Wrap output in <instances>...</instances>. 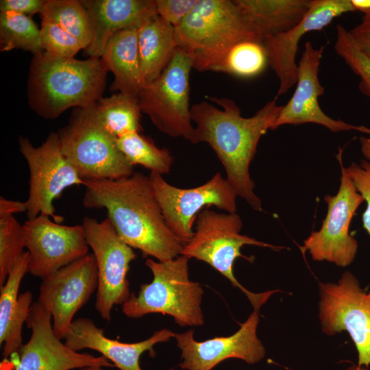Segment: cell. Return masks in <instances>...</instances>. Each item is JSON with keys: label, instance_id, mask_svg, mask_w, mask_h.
<instances>
[{"label": "cell", "instance_id": "cell-1", "mask_svg": "<svg viewBox=\"0 0 370 370\" xmlns=\"http://www.w3.org/2000/svg\"><path fill=\"white\" fill-rule=\"evenodd\" d=\"M219 107L202 101L190 108L195 123L189 140L194 144L206 143L224 166L226 180L237 196L256 211H262L260 199L254 193L249 165L260 139L272 130L282 106L277 98L268 101L254 115L243 117L237 104L230 99L208 97Z\"/></svg>", "mask_w": 370, "mask_h": 370}, {"label": "cell", "instance_id": "cell-2", "mask_svg": "<svg viewBox=\"0 0 370 370\" xmlns=\"http://www.w3.org/2000/svg\"><path fill=\"white\" fill-rule=\"evenodd\" d=\"M83 205L105 209L121 238L144 257L166 261L181 255L184 244L167 225L149 176L140 172L116 180H85Z\"/></svg>", "mask_w": 370, "mask_h": 370}, {"label": "cell", "instance_id": "cell-3", "mask_svg": "<svg viewBox=\"0 0 370 370\" xmlns=\"http://www.w3.org/2000/svg\"><path fill=\"white\" fill-rule=\"evenodd\" d=\"M108 71L98 58L81 60L45 51L35 55L27 81L29 105L46 119H56L72 107L94 105L102 97Z\"/></svg>", "mask_w": 370, "mask_h": 370}, {"label": "cell", "instance_id": "cell-4", "mask_svg": "<svg viewBox=\"0 0 370 370\" xmlns=\"http://www.w3.org/2000/svg\"><path fill=\"white\" fill-rule=\"evenodd\" d=\"M175 32L177 47L190 56L193 68L199 71H209L236 43L262 42L234 0H197Z\"/></svg>", "mask_w": 370, "mask_h": 370}, {"label": "cell", "instance_id": "cell-5", "mask_svg": "<svg viewBox=\"0 0 370 370\" xmlns=\"http://www.w3.org/2000/svg\"><path fill=\"white\" fill-rule=\"evenodd\" d=\"M188 258L184 255L166 261L147 258L145 265L153 273V280L143 284L136 295L122 304V312L128 318H140L150 313L173 317L181 327L204 324L201 307L204 291L201 285L190 280Z\"/></svg>", "mask_w": 370, "mask_h": 370}, {"label": "cell", "instance_id": "cell-6", "mask_svg": "<svg viewBox=\"0 0 370 370\" xmlns=\"http://www.w3.org/2000/svg\"><path fill=\"white\" fill-rule=\"evenodd\" d=\"M62 151L84 180H116L131 175L132 165L104 127L95 103L77 108L57 132Z\"/></svg>", "mask_w": 370, "mask_h": 370}, {"label": "cell", "instance_id": "cell-7", "mask_svg": "<svg viewBox=\"0 0 370 370\" xmlns=\"http://www.w3.org/2000/svg\"><path fill=\"white\" fill-rule=\"evenodd\" d=\"M241 218L236 212L219 213L210 209L201 210L196 219V229L192 238L184 245L181 255L194 258L210 264L225 276L233 286L238 288L248 298L254 310H258L278 290L255 293L243 286L234 273V264L237 258L249 261L241 249L249 245L269 247L275 250L284 249L241 234Z\"/></svg>", "mask_w": 370, "mask_h": 370}, {"label": "cell", "instance_id": "cell-8", "mask_svg": "<svg viewBox=\"0 0 370 370\" xmlns=\"http://www.w3.org/2000/svg\"><path fill=\"white\" fill-rule=\"evenodd\" d=\"M192 69L190 56L177 47L160 75L146 85L138 97L142 113L160 132L188 140L194 130L189 105Z\"/></svg>", "mask_w": 370, "mask_h": 370}, {"label": "cell", "instance_id": "cell-9", "mask_svg": "<svg viewBox=\"0 0 370 370\" xmlns=\"http://www.w3.org/2000/svg\"><path fill=\"white\" fill-rule=\"evenodd\" d=\"M18 145L29 171L27 219L45 215L60 223L64 218L56 213L54 200L66 188L83 185L84 180L63 154L56 132H51L38 147L23 136Z\"/></svg>", "mask_w": 370, "mask_h": 370}, {"label": "cell", "instance_id": "cell-10", "mask_svg": "<svg viewBox=\"0 0 370 370\" xmlns=\"http://www.w3.org/2000/svg\"><path fill=\"white\" fill-rule=\"evenodd\" d=\"M319 317L323 332L350 336L358 352L359 367L370 366V291H365L350 271L336 283H319Z\"/></svg>", "mask_w": 370, "mask_h": 370}, {"label": "cell", "instance_id": "cell-11", "mask_svg": "<svg viewBox=\"0 0 370 370\" xmlns=\"http://www.w3.org/2000/svg\"><path fill=\"white\" fill-rule=\"evenodd\" d=\"M82 225L97 267L95 307L101 319L110 321L113 307L122 305L131 295L127 273L137 256L118 235L108 217L99 221L85 217Z\"/></svg>", "mask_w": 370, "mask_h": 370}, {"label": "cell", "instance_id": "cell-12", "mask_svg": "<svg viewBox=\"0 0 370 370\" xmlns=\"http://www.w3.org/2000/svg\"><path fill=\"white\" fill-rule=\"evenodd\" d=\"M149 178L167 225L184 245L192 238L193 223L204 207L214 206L227 212H236L237 195L219 173L191 188L172 186L154 172Z\"/></svg>", "mask_w": 370, "mask_h": 370}, {"label": "cell", "instance_id": "cell-13", "mask_svg": "<svg viewBox=\"0 0 370 370\" xmlns=\"http://www.w3.org/2000/svg\"><path fill=\"white\" fill-rule=\"evenodd\" d=\"M341 183L337 193L326 195L328 211L319 230L312 232L300 247L316 261H328L341 267L354 260L358 248L357 240L349 234L352 219L364 201L342 164Z\"/></svg>", "mask_w": 370, "mask_h": 370}, {"label": "cell", "instance_id": "cell-14", "mask_svg": "<svg viewBox=\"0 0 370 370\" xmlns=\"http://www.w3.org/2000/svg\"><path fill=\"white\" fill-rule=\"evenodd\" d=\"M98 272L95 256L87 255L42 280L38 303L51 314L55 334L64 339L76 312L97 289Z\"/></svg>", "mask_w": 370, "mask_h": 370}, {"label": "cell", "instance_id": "cell-15", "mask_svg": "<svg viewBox=\"0 0 370 370\" xmlns=\"http://www.w3.org/2000/svg\"><path fill=\"white\" fill-rule=\"evenodd\" d=\"M23 231L29 257L28 273L42 280L88 254L82 224L62 225L39 215L27 219Z\"/></svg>", "mask_w": 370, "mask_h": 370}, {"label": "cell", "instance_id": "cell-16", "mask_svg": "<svg viewBox=\"0 0 370 370\" xmlns=\"http://www.w3.org/2000/svg\"><path fill=\"white\" fill-rule=\"evenodd\" d=\"M32 334L14 362V370H71L88 367H114L103 356H95L69 348L55 334L51 314L38 303H33L27 319Z\"/></svg>", "mask_w": 370, "mask_h": 370}, {"label": "cell", "instance_id": "cell-17", "mask_svg": "<svg viewBox=\"0 0 370 370\" xmlns=\"http://www.w3.org/2000/svg\"><path fill=\"white\" fill-rule=\"evenodd\" d=\"M259 310H254L234 334L204 341L194 338L193 330L175 333L177 347L182 351L180 367L185 370H212L228 358H238L255 364L265 356V348L257 336Z\"/></svg>", "mask_w": 370, "mask_h": 370}, {"label": "cell", "instance_id": "cell-18", "mask_svg": "<svg viewBox=\"0 0 370 370\" xmlns=\"http://www.w3.org/2000/svg\"><path fill=\"white\" fill-rule=\"evenodd\" d=\"M324 46L315 48L312 42H306L297 63L295 90L289 101L282 106L272 130L284 125L314 123L333 132L354 130L370 135V128L334 119L321 110L318 99L323 95L325 89L319 82V71Z\"/></svg>", "mask_w": 370, "mask_h": 370}, {"label": "cell", "instance_id": "cell-19", "mask_svg": "<svg viewBox=\"0 0 370 370\" xmlns=\"http://www.w3.org/2000/svg\"><path fill=\"white\" fill-rule=\"evenodd\" d=\"M354 11L351 0H312L308 12L297 25L263 40L268 64L279 81L277 96L285 94L296 84L295 58L301 38L310 32L323 29L335 18Z\"/></svg>", "mask_w": 370, "mask_h": 370}, {"label": "cell", "instance_id": "cell-20", "mask_svg": "<svg viewBox=\"0 0 370 370\" xmlns=\"http://www.w3.org/2000/svg\"><path fill=\"white\" fill-rule=\"evenodd\" d=\"M174 334L169 330L162 329L155 332L146 340L122 343L106 336L103 330L97 326L92 319L79 317L73 321L64 343L76 352L84 349L95 350L120 370H143L140 366V356L148 351L153 356L154 345L168 341Z\"/></svg>", "mask_w": 370, "mask_h": 370}, {"label": "cell", "instance_id": "cell-21", "mask_svg": "<svg viewBox=\"0 0 370 370\" xmlns=\"http://www.w3.org/2000/svg\"><path fill=\"white\" fill-rule=\"evenodd\" d=\"M92 26V39L86 52L100 58L116 33L140 29L158 16L155 0H82Z\"/></svg>", "mask_w": 370, "mask_h": 370}, {"label": "cell", "instance_id": "cell-22", "mask_svg": "<svg viewBox=\"0 0 370 370\" xmlns=\"http://www.w3.org/2000/svg\"><path fill=\"white\" fill-rule=\"evenodd\" d=\"M259 39L284 33L297 25L312 0H234Z\"/></svg>", "mask_w": 370, "mask_h": 370}, {"label": "cell", "instance_id": "cell-23", "mask_svg": "<svg viewBox=\"0 0 370 370\" xmlns=\"http://www.w3.org/2000/svg\"><path fill=\"white\" fill-rule=\"evenodd\" d=\"M100 58L114 76L110 90L138 97L145 86L138 56V29H125L114 34Z\"/></svg>", "mask_w": 370, "mask_h": 370}, {"label": "cell", "instance_id": "cell-24", "mask_svg": "<svg viewBox=\"0 0 370 370\" xmlns=\"http://www.w3.org/2000/svg\"><path fill=\"white\" fill-rule=\"evenodd\" d=\"M177 48L175 27L159 16L138 29V56L145 86L160 75Z\"/></svg>", "mask_w": 370, "mask_h": 370}, {"label": "cell", "instance_id": "cell-25", "mask_svg": "<svg viewBox=\"0 0 370 370\" xmlns=\"http://www.w3.org/2000/svg\"><path fill=\"white\" fill-rule=\"evenodd\" d=\"M95 109L106 130L116 138L143 131L142 111L136 97L117 92L100 98L95 103Z\"/></svg>", "mask_w": 370, "mask_h": 370}, {"label": "cell", "instance_id": "cell-26", "mask_svg": "<svg viewBox=\"0 0 370 370\" xmlns=\"http://www.w3.org/2000/svg\"><path fill=\"white\" fill-rule=\"evenodd\" d=\"M267 64L268 59L262 42L245 40L227 49L209 71L249 78L262 73Z\"/></svg>", "mask_w": 370, "mask_h": 370}, {"label": "cell", "instance_id": "cell-27", "mask_svg": "<svg viewBox=\"0 0 370 370\" xmlns=\"http://www.w3.org/2000/svg\"><path fill=\"white\" fill-rule=\"evenodd\" d=\"M40 14L42 20L58 24L77 38L85 51L90 45L92 23L82 1L46 0Z\"/></svg>", "mask_w": 370, "mask_h": 370}, {"label": "cell", "instance_id": "cell-28", "mask_svg": "<svg viewBox=\"0 0 370 370\" xmlns=\"http://www.w3.org/2000/svg\"><path fill=\"white\" fill-rule=\"evenodd\" d=\"M118 147L127 161L141 165L161 175L169 173L173 158L166 149L158 147L153 140L140 132H132L116 138Z\"/></svg>", "mask_w": 370, "mask_h": 370}, {"label": "cell", "instance_id": "cell-29", "mask_svg": "<svg viewBox=\"0 0 370 370\" xmlns=\"http://www.w3.org/2000/svg\"><path fill=\"white\" fill-rule=\"evenodd\" d=\"M21 49L34 56L44 51L40 31L32 18L12 12L0 14V51Z\"/></svg>", "mask_w": 370, "mask_h": 370}, {"label": "cell", "instance_id": "cell-30", "mask_svg": "<svg viewBox=\"0 0 370 370\" xmlns=\"http://www.w3.org/2000/svg\"><path fill=\"white\" fill-rule=\"evenodd\" d=\"M23 225L14 216L0 219V286L25 252Z\"/></svg>", "mask_w": 370, "mask_h": 370}, {"label": "cell", "instance_id": "cell-31", "mask_svg": "<svg viewBox=\"0 0 370 370\" xmlns=\"http://www.w3.org/2000/svg\"><path fill=\"white\" fill-rule=\"evenodd\" d=\"M29 253L26 251L10 271L5 283L0 286V344L7 334L18 300L21 282L28 273Z\"/></svg>", "mask_w": 370, "mask_h": 370}, {"label": "cell", "instance_id": "cell-32", "mask_svg": "<svg viewBox=\"0 0 370 370\" xmlns=\"http://www.w3.org/2000/svg\"><path fill=\"white\" fill-rule=\"evenodd\" d=\"M334 50L353 73L359 77L360 91L370 97V58L356 47L349 31L341 24L336 25Z\"/></svg>", "mask_w": 370, "mask_h": 370}, {"label": "cell", "instance_id": "cell-33", "mask_svg": "<svg viewBox=\"0 0 370 370\" xmlns=\"http://www.w3.org/2000/svg\"><path fill=\"white\" fill-rule=\"evenodd\" d=\"M40 31L42 47L51 55L74 58L83 49L77 38L55 23L42 20Z\"/></svg>", "mask_w": 370, "mask_h": 370}, {"label": "cell", "instance_id": "cell-34", "mask_svg": "<svg viewBox=\"0 0 370 370\" xmlns=\"http://www.w3.org/2000/svg\"><path fill=\"white\" fill-rule=\"evenodd\" d=\"M32 293L27 291L19 294L17 307L2 344V356L9 358L16 354L23 344L22 328L32 306Z\"/></svg>", "mask_w": 370, "mask_h": 370}, {"label": "cell", "instance_id": "cell-35", "mask_svg": "<svg viewBox=\"0 0 370 370\" xmlns=\"http://www.w3.org/2000/svg\"><path fill=\"white\" fill-rule=\"evenodd\" d=\"M345 169L356 189L366 202L362 225L370 235V161L362 159L359 164L353 162Z\"/></svg>", "mask_w": 370, "mask_h": 370}, {"label": "cell", "instance_id": "cell-36", "mask_svg": "<svg viewBox=\"0 0 370 370\" xmlns=\"http://www.w3.org/2000/svg\"><path fill=\"white\" fill-rule=\"evenodd\" d=\"M197 0H155L158 15L174 27L191 11Z\"/></svg>", "mask_w": 370, "mask_h": 370}, {"label": "cell", "instance_id": "cell-37", "mask_svg": "<svg viewBox=\"0 0 370 370\" xmlns=\"http://www.w3.org/2000/svg\"><path fill=\"white\" fill-rule=\"evenodd\" d=\"M46 0H1V12H12L25 15L41 14Z\"/></svg>", "mask_w": 370, "mask_h": 370}, {"label": "cell", "instance_id": "cell-38", "mask_svg": "<svg viewBox=\"0 0 370 370\" xmlns=\"http://www.w3.org/2000/svg\"><path fill=\"white\" fill-rule=\"evenodd\" d=\"M348 31L356 47L370 58V13L364 14L361 21Z\"/></svg>", "mask_w": 370, "mask_h": 370}, {"label": "cell", "instance_id": "cell-39", "mask_svg": "<svg viewBox=\"0 0 370 370\" xmlns=\"http://www.w3.org/2000/svg\"><path fill=\"white\" fill-rule=\"evenodd\" d=\"M27 204L25 201L10 200L0 197V219L14 216L15 214L27 212Z\"/></svg>", "mask_w": 370, "mask_h": 370}, {"label": "cell", "instance_id": "cell-40", "mask_svg": "<svg viewBox=\"0 0 370 370\" xmlns=\"http://www.w3.org/2000/svg\"><path fill=\"white\" fill-rule=\"evenodd\" d=\"M354 10L360 11L364 14L370 13V0H351Z\"/></svg>", "mask_w": 370, "mask_h": 370}, {"label": "cell", "instance_id": "cell-41", "mask_svg": "<svg viewBox=\"0 0 370 370\" xmlns=\"http://www.w3.org/2000/svg\"><path fill=\"white\" fill-rule=\"evenodd\" d=\"M359 141L362 154L365 160L370 161V137L362 136Z\"/></svg>", "mask_w": 370, "mask_h": 370}, {"label": "cell", "instance_id": "cell-42", "mask_svg": "<svg viewBox=\"0 0 370 370\" xmlns=\"http://www.w3.org/2000/svg\"><path fill=\"white\" fill-rule=\"evenodd\" d=\"M0 370H14L13 361L4 358L0 363Z\"/></svg>", "mask_w": 370, "mask_h": 370}, {"label": "cell", "instance_id": "cell-43", "mask_svg": "<svg viewBox=\"0 0 370 370\" xmlns=\"http://www.w3.org/2000/svg\"><path fill=\"white\" fill-rule=\"evenodd\" d=\"M346 370H370L369 368L359 367L357 365L349 367Z\"/></svg>", "mask_w": 370, "mask_h": 370}, {"label": "cell", "instance_id": "cell-44", "mask_svg": "<svg viewBox=\"0 0 370 370\" xmlns=\"http://www.w3.org/2000/svg\"><path fill=\"white\" fill-rule=\"evenodd\" d=\"M83 370H106V369L103 367L92 366V367H88L84 368Z\"/></svg>", "mask_w": 370, "mask_h": 370}]
</instances>
